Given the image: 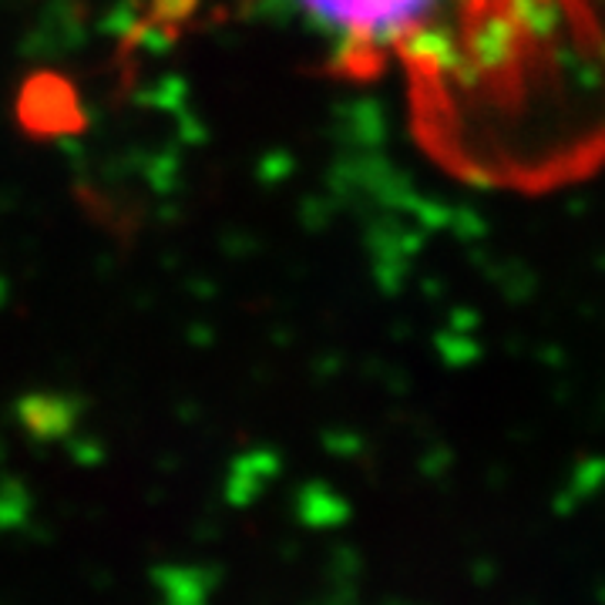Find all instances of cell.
<instances>
[{"instance_id":"obj_1","label":"cell","mask_w":605,"mask_h":605,"mask_svg":"<svg viewBox=\"0 0 605 605\" xmlns=\"http://www.w3.org/2000/svg\"><path fill=\"white\" fill-rule=\"evenodd\" d=\"M243 8L391 88L414 145L468 189L541 199L605 176V0H135L128 37Z\"/></svg>"}]
</instances>
